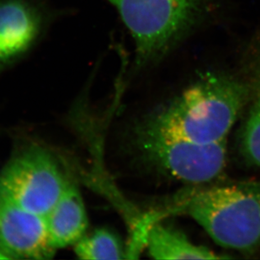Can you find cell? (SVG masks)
I'll return each mask as SVG.
<instances>
[{"mask_svg": "<svg viewBox=\"0 0 260 260\" xmlns=\"http://www.w3.org/2000/svg\"><path fill=\"white\" fill-rule=\"evenodd\" d=\"M255 84L228 74L200 77L179 95L157 107L135 127L198 143L225 142Z\"/></svg>", "mask_w": 260, "mask_h": 260, "instance_id": "6da1fadb", "label": "cell"}, {"mask_svg": "<svg viewBox=\"0 0 260 260\" xmlns=\"http://www.w3.org/2000/svg\"><path fill=\"white\" fill-rule=\"evenodd\" d=\"M170 211L189 216L224 248L250 252L260 246V184L188 189Z\"/></svg>", "mask_w": 260, "mask_h": 260, "instance_id": "7a4b0ae2", "label": "cell"}, {"mask_svg": "<svg viewBox=\"0 0 260 260\" xmlns=\"http://www.w3.org/2000/svg\"><path fill=\"white\" fill-rule=\"evenodd\" d=\"M135 43V66L153 65L206 17L207 0H107Z\"/></svg>", "mask_w": 260, "mask_h": 260, "instance_id": "3957f363", "label": "cell"}, {"mask_svg": "<svg viewBox=\"0 0 260 260\" xmlns=\"http://www.w3.org/2000/svg\"><path fill=\"white\" fill-rule=\"evenodd\" d=\"M138 157L157 172L186 184H203L221 175L226 167V141L198 143L133 128Z\"/></svg>", "mask_w": 260, "mask_h": 260, "instance_id": "277c9868", "label": "cell"}, {"mask_svg": "<svg viewBox=\"0 0 260 260\" xmlns=\"http://www.w3.org/2000/svg\"><path fill=\"white\" fill-rule=\"evenodd\" d=\"M69 183L47 148L27 145L15 152L0 170V200L45 216Z\"/></svg>", "mask_w": 260, "mask_h": 260, "instance_id": "5b68a950", "label": "cell"}, {"mask_svg": "<svg viewBox=\"0 0 260 260\" xmlns=\"http://www.w3.org/2000/svg\"><path fill=\"white\" fill-rule=\"evenodd\" d=\"M0 250L11 258H53L44 216L0 200Z\"/></svg>", "mask_w": 260, "mask_h": 260, "instance_id": "8992f818", "label": "cell"}, {"mask_svg": "<svg viewBox=\"0 0 260 260\" xmlns=\"http://www.w3.org/2000/svg\"><path fill=\"white\" fill-rule=\"evenodd\" d=\"M44 26L42 10L30 0H0V72L25 57Z\"/></svg>", "mask_w": 260, "mask_h": 260, "instance_id": "52a82bcc", "label": "cell"}, {"mask_svg": "<svg viewBox=\"0 0 260 260\" xmlns=\"http://www.w3.org/2000/svg\"><path fill=\"white\" fill-rule=\"evenodd\" d=\"M44 218L53 248L57 250L74 245L88 226L86 207L78 187L70 182Z\"/></svg>", "mask_w": 260, "mask_h": 260, "instance_id": "ba28073f", "label": "cell"}, {"mask_svg": "<svg viewBox=\"0 0 260 260\" xmlns=\"http://www.w3.org/2000/svg\"><path fill=\"white\" fill-rule=\"evenodd\" d=\"M145 245L149 255L155 259L230 258L196 244L179 229L159 221H153L150 226Z\"/></svg>", "mask_w": 260, "mask_h": 260, "instance_id": "9c48e42d", "label": "cell"}, {"mask_svg": "<svg viewBox=\"0 0 260 260\" xmlns=\"http://www.w3.org/2000/svg\"><path fill=\"white\" fill-rule=\"evenodd\" d=\"M74 253L81 259L107 260L125 258V250L117 236L107 229L84 234L75 244Z\"/></svg>", "mask_w": 260, "mask_h": 260, "instance_id": "30bf717a", "label": "cell"}, {"mask_svg": "<svg viewBox=\"0 0 260 260\" xmlns=\"http://www.w3.org/2000/svg\"><path fill=\"white\" fill-rule=\"evenodd\" d=\"M239 146L243 157L251 165L260 168V75L248 116L239 133Z\"/></svg>", "mask_w": 260, "mask_h": 260, "instance_id": "8fae6325", "label": "cell"}, {"mask_svg": "<svg viewBox=\"0 0 260 260\" xmlns=\"http://www.w3.org/2000/svg\"><path fill=\"white\" fill-rule=\"evenodd\" d=\"M0 259H8L7 257L3 253V252L1 250H0Z\"/></svg>", "mask_w": 260, "mask_h": 260, "instance_id": "7c38bea8", "label": "cell"}]
</instances>
